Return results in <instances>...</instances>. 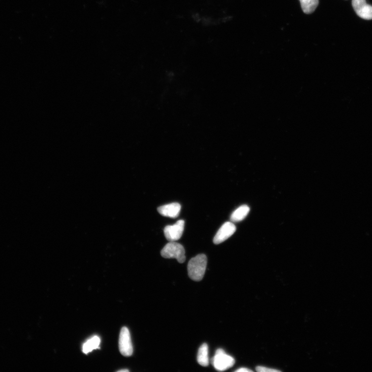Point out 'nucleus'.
<instances>
[{"label": "nucleus", "mask_w": 372, "mask_h": 372, "mask_svg": "<svg viewBox=\"0 0 372 372\" xmlns=\"http://www.w3.org/2000/svg\"><path fill=\"white\" fill-rule=\"evenodd\" d=\"M256 370L259 372H281L280 370L277 369H273L271 368H268L266 367L258 366L256 368Z\"/></svg>", "instance_id": "13"}, {"label": "nucleus", "mask_w": 372, "mask_h": 372, "mask_svg": "<svg viewBox=\"0 0 372 372\" xmlns=\"http://www.w3.org/2000/svg\"><path fill=\"white\" fill-rule=\"evenodd\" d=\"M236 227L234 223L231 222H225L214 236L213 239V243L218 245L223 243L232 236L236 232Z\"/></svg>", "instance_id": "6"}, {"label": "nucleus", "mask_w": 372, "mask_h": 372, "mask_svg": "<svg viewBox=\"0 0 372 372\" xmlns=\"http://www.w3.org/2000/svg\"><path fill=\"white\" fill-rule=\"evenodd\" d=\"M161 255L165 259H176L179 263H183L186 260L184 247L175 242L167 244L161 250Z\"/></svg>", "instance_id": "2"}, {"label": "nucleus", "mask_w": 372, "mask_h": 372, "mask_svg": "<svg viewBox=\"0 0 372 372\" xmlns=\"http://www.w3.org/2000/svg\"><path fill=\"white\" fill-rule=\"evenodd\" d=\"M302 9L306 14L313 13L319 5V0H299Z\"/></svg>", "instance_id": "12"}, {"label": "nucleus", "mask_w": 372, "mask_h": 372, "mask_svg": "<svg viewBox=\"0 0 372 372\" xmlns=\"http://www.w3.org/2000/svg\"><path fill=\"white\" fill-rule=\"evenodd\" d=\"M185 227V221L178 220L172 225L166 226L164 229L165 238L169 242H175L183 235Z\"/></svg>", "instance_id": "5"}, {"label": "nucleus", "mask_w": 372, "mask_h": 372, "mask_svg": "<svg viewBox=\"0 0 372 372\" xmlns=\"http://www.w3.org/2000/svg\"><path fill=\"white\" fill-rule=\"evenodd\" d=\"M119 350L124 356L129 357L133 355V347L132 345L131 336L128 329L124 327L119 334Z\"/></svg>", "instance_id": "4"}, {"label": "nucleus", "mask_w": 372, "mask_h": 372, "mask_svg": "<svg viewBox=\"0 0 372 372\" xmlns=\"http://www.w3.org/2000/svg\"><path fill=\"white\" fill-rule=\"evenodd\" d=\"M158 210L159 213L164 217L176 218L181 212V206L178 203H172L160 207Z\"/></svg>", "instance_id": "8"}, {"label": "nucleus", "mask_w": 372, "mask_h": 372, "mask_svg": "<svg viewBox=\"0 0 372 372\" xmlns=\"http://www.w3.org/2000/svg\"><path fill=\"white\" fill-rule=\"evenodd\" d=\"M207 263V257L204 254H200L192 258L188 265L189 278L195 281H201L205 274Z\"/></svg>", "instance_id": "1"}, {"label": "nucleus", "mask_w": 372, "mask_h": 372, "mask_svg": "<svg viewBox=\"0 0 372 372\" xmlns=\"http://www.w3.org/2000/svg\"><path fill=\"white\" fill-rule=\"evenodd\" d=\"M100 343V338L98 336H94L83 345L82 352L83 353L87 354L94 350L99 349Z\"/></svg>", "instance_id": "11"}, {"label": "nucleus", "mask_w": 372, "mask_h": 372, "mask_svg": "<svg viewBox=\"0 0 372 372\" xmlns=\"http://www.w3.org/2000/svg\"><path fill=\"white\" fill-rule=\"evenodd\" d=\"M118 372H129V370H120Z\"/></svg>", "instance_id": "15"}, {"label": "nucleus", "mask_w": 372, "mask_h": 372, "mask_svg": "<svg viewBox=\"0 0 372 372\" xmlns=\"http://www.w3.org/2000/svg\"><path fill=\"white\" fill-rule=\"evenodd\" d=\"M352 5L357 15L364 19H372V6L366 0H352Z\"/></svg>", "instance_id": "7"}, {"label": "nucleus", "mask_w": 372, "mask_h": 372, "mask_svg": "<svg viewBox=\"0 0 372 372\" xmlns=\"http://www.w3.org/2000/svg\"><path fill=\"white\" fill-rule=\"evenodd\" d=\"M235 363V359L232 356L227 355L225 351L218 349L212 359V364L216 370L224 371L232 367Z\"/></svg>", "instance_id": "3"}, {"label": "nucleus", "mask_w": 372, "mask_h": 372, "mask_svg": "<svg viewBox=\"0 0 372 372\" xmlns=\"http://www.w3.org/2000/svg\"><path fill=\"white\" fill-rule=\"evenodd\" d=\"M236 372H253L251 370H250L249 369L246 368H242L241 369H239L235 371Z\"/></svg>", "instance_id": "14"}, {"label": "nucleus", "mask_w": 372, "mask_h": 372, "mask_svg": "<svg viewBox=\"0 0 372 372\" xmlns=\"http://www.w3.org/2000/svg\"><path fill=\"white\" fill-rule=\"evenodd\" d=\"M197 361L203 367H208L209 365V346L207 343L203 344L199 348Z\"/></svg>", "instance_id": "9"}, {"label": "nucleus", "mask_w": 372, "mask_h": 372, "mask_svg": "<svg viewBox=\"0 0 372 372\" xmlns=\"http://www.w3.org/2000/svg\"><path fill=\"white\" fill-rule=\"evenodd\" d=\"M250 212V208L248 206L243 205L239 207L232 214L231 220L232 222H237L243 220Z\"/></svg>", "instance_id": "10"}]
</instances>
